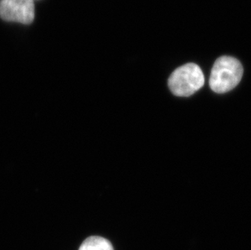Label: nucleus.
I'll use <instances>...</instances> for the list:
<instances>
[{
	"instance_id": "obj_1",
	"label": "nucleus",
	"mask_w": 251,
	"mask_h": 250,
	"mask_svg": "<svg viewBox=\"0 0 251 250\" xmlns=\"http://www.w3.org/2000/svg\"><path fill=\"white\" fill-rule=\"evenodd\" d=\"M243 67L237 59L230 56L219 58L214 64L210 76V87L217 94L234 89L242 80Z\"/></svg>"
},
{
	"instance_id": "obj_2",
	"label": "nucleus",
	"mask_w": 251,
	"mask_h": 250,
	"mask_svg": "<svg viewBox=\"0 0 251 250\" xmlns=\"http://www.w3.org/2000/svg\"><path fill=\"white\" fill-rule=\"evenodd\" d=\"M205 77L195 64H187L176 69L168 79V86L173 95L189 97L203 86Z\"/></svg>"
},
{
	"instance_id": "obj_3",
	"label": "nucleus",
	"mask_w": 251,
	"mask_h": 250,
	"mask_svg": "<svg viewBox=\"0 0 251 250\" xmlns=\"http://www.w3.org/2000/svg\"><path fill=\"white\" fill-rule=\"evenodd\" d=\"M35 0H0V17L6 22L31 24L35 16Z\"/></svg>"
},
{
	"instance_id": "obj_4",
	"label": "nucleus",
	"mask_w": 251,
	"mask_h": 250,
	"mask_svg": "<svg viewBox=\"0 0 251 250\" xmlns=\"http://www.w3.org/2000/svg\"><path fill=\"white\" fill-rule=\"evenodd\" d=\"M79 250H114L112 243L102 236H93L85 239Z\"/></svg>"
}]
</instances>
